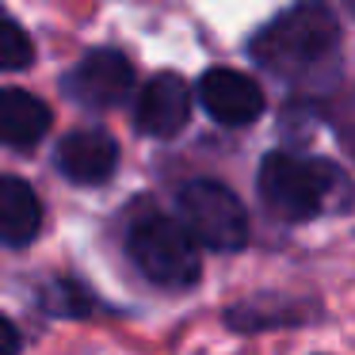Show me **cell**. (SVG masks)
Here are the masks:
<instances>
[{"instance_id": "6da1fadb", "label": "cell", "mask_w": 355, "mask_h": 355, "mask_svg": "<svg viewBox=\"0 0 355 355\" xmlns=\"http://www.w3.org/2000/svg\"><path fill=\"white\" fill-rule=\"evenodd\" d=\"M260 199L286 222H306L332 207L344 210L352 202V184L321 157L268 153L260 164Z\"/></svg>"}, {"instance_id": "7a4b0ae2", "label": "cell", "mask_w": 355, "mask_h": 355, "mask_svg": "<svg viewBox=\"0 0 355 355\" xmlns=\"http://www.w3.org/2000/svg\"><path fill=\"white\" fill-rule=\"evenodd\" d=\"M340 42V27L324 4H294L279 12L252 42L248 54L256 65L279 73V77H298L309 65H317Z\"/></svg>"}, {"instance_id": "3957f363", "label": "cell", "mask_w": 355, "mask_h": 355, "mask_svg": "<svg viewBox=\"0 0 355 355\" xmlns=\"http://www.w3.org/2000/svg\"><path fill=\"white\" fill-rule=\"evenodd\" d=\"M130 260L141 268V275L153 279L157 286L184 291L199 279V241L187 233L180 218L168 214H141L130 225Z\"/></svg>"}, {"instance_id": "277c9868", "label": "cell", "mask_w": 355, "mask_h": 355, "mask_svg": "<svg viewBox=\"0 0 355 355\" xmlns=\"http://www.w3.org/2000/svg\"><path fill=\"white\" fill-rule=\"evenodd\" d=\"M176 210H180V222L187 225V233L202 248H214V252H237V248H245L248 214L241 207V199L225 184L191 180V184L180 187Z\"/></svg>"}, {"instance_id": "5b68a950", "label": "cell", "mask_w": 355, "mask_h": 355, "mask_svg": "<svg viewBox=\"0 0 355 355\" xmlns=\"http://www.w3.org/2000/svg\"><path fill=\"white\" fill-rule=\"evenodd\" d=\"M134 88V69L119 50H92L62 77V92L80 107H115Z\"/></svg>"}, {"instance_id": "8992f818", "label": "cell", "mask_w": 355, "mask_h": 355, "mask_svg": "<svg viewBox=\"0 0 355 355\" xmlns=\"http://www.w3.org/2000/svg\"><path fill=\"white\" fill-rule=\"evenodd\" d=\"M191 119V88L180 73H157L138 92L134 123L149 138H176Z\"/></svg>"}, {"instance_id": "52a82bcc", "label": "cell", "mask_w": 355, "mask_h": 355, "mask_svg": "<svg viewBox=\"0 0 355 355\" xmlns=\"http://www.w3.org/2000/svg\"><path fill=\"white\" fill-rule=\"evenodd\" d=\"M199 100L207 115L222 126H248L263 115V92L252 77L237 69H210L199 80Z\"/></svg>"}, {"instance_id": "ba28073f", "label": "cell", "mask_w": 355, "mask_h": 355, "mask_svg": "<svg viewBox=\"0 0 355 355\" xmlns=\"http://www.w3.org/2000/svg\"><path fill=\"white\" fill-rule=\"evenodd\" d=\"M119 164V146L103 130H73L58 141V168L73 184H103Z\"/></svg>"}, {"instance_id": "9c48e42d", "label": "cell", "mask_w": 355, "mask_h": 355, "mask_svg": "<svg viewBox=\"0 0 355 355\" xmlns=\"http://www.w3.org/2000/svg\"><path fill=\"white\" fill-rule=\"evenodd\" d=\"M42 230V202L31 184L19 176L0 180V241L8 248H24Z\"/></svg>"}, {"instance_id": "30bf717a", "label": "cell", "mask_w": 355, "mask_h": 355, "mask_svg": "<svg viewBox=\"0 0 355 355\" xmlns=\"http://www.w3.org/2000/svg\"><path fill=\"white\" fill-rule=\"evenodd\" d=\"M50 130V107L24 88L0 92V138L12 149H27Z\"/></svg>"}, {"instance_id": "8fae6325", "label": "cell", "mask_w": 355, "mask_h": 355, "mask_svg": "<svg viewBox=\"0 0 355 355\" xmlns=\"http://www.w3.org/2000/svg\"><path fill=\"white\" fill-rule=\"evenodd\" d=\"M42 306L50 309V313H62V317H85L96 309L92 294L85 291L80 283H73V279H58V283H50L46 291H42Z\"/></svg>"}, {"instance_id": "7c38bea8", "label": "cell", "mask_w": 355, "mask_h": 355, "mask_svg": "<svg viewBox=\"0 0 355 355\" xmlns=\"http://www.w3.org/2000/svg\"><path fill=\"white\" fill-rule=\"evenodd\" d=\"M31 58H35V46L24 35V27L16 19H4V31H0V65L16 73V69H27Z\"/></svg>"}, {"instance_id": "4fadbf2b", "label": "cell", "mask_w": 355, "mask_h": 355, "mask_svg": "<svg viewBox=\"0 0 355 355\" xmlns=\"http://www.w3.org/2000/svg\"><path fill=\"white\" fill-rule=\"evenodd\" d=\"M0 329H4V355H16V352H19V332H16V324L4 321Z\"/></svg>"}]
</instances>
